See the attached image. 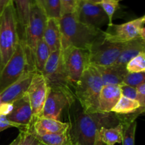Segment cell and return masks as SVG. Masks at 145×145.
Here are the masks:
<instances>
[{"instance_id": "5b68a950", "label": "cell", "mask_w": 145, "mask_h": 145, "mask_svg": "<svg viewBox=\"0 0 145 145\" xmlns=\"http://www.w3.org/2000/svg\"><path fill=\"white\" fill-rule=\"evenodd\" d=\"M62 57L67 80L73 91L89 65V50L69 47L62 50Z\"/></svg>"}, {"instance_id": "836d02e7", "label": "cell", "mask_w": 145, "mask_h": 145, "mask_svg": "<svg viewBox=\"0 0 145 145\" xmlns=\"http://www.w3.org/2000/svg\"><path fill=\"white\" fill-rule=\"evenodd\" d=\"M137 91V99L140 106L145 110V82H142L135 88Z\"/></svg>"}, {"instance_id": "f1b7e54d", "label": "cell", "mask_w": 145, "mask_h": 145, "mask_svg": "<svg viewBox=\"0 0 145 145\" xmlns=\"http://www.w3.org/2000/svg\"><path fill=\"white\" fill-rule=\"evenodd\" d=\"M20 140L18 145H41V143L35 137L31 125L29 127L20 129Z\"/></svg>"}, {"instance_id": "7c38bea8", "label": "cell", "mask_w": 145, "mask_h": 145, "mask_svg": "<svg viewBox=\"0 0 145 145\" xmlns=\"http://www.w3.org/2000/svg\"><path fill=\"white\" fill-rule=\"evenodd\" d=\"M75 14L80 22L99 29L103 25L109 24L108 18L100 4L80 0Z\"/></svg>"}, {"instance_id": "7bdbcfd3", "label": "cell", "mask_w": 145, "mask_h": 145, "mask_svg": "<svg viewBox=\"0 0 145 145\" xmlns=\"http://www.w3.org/2000/svg\"><path fill=\"white\" fill-rule=\"evenodd\" d=\"M41 145H43V144H41Z\"/></svg>"}, {"instance_id": "d590c367", "label": "cell", "mask_w": 145, "mask_h": 145, "mask_svg": "<svg viewBox=\"0 0 145 145\" xmlns=\"http://www.w3.org/2000/svg\"><path fill=\"white\" fill-rule=\"evenodd\" d=\"M13 103H0V116H7L12 112Z\"/></svg>"}, {"instance_id": "ac0fdd59", "label": "cell", "mask_w": 145, "mask_h": 145, "mask_svg": "<svg viewBox=\"0 0 145 145\" xmlns=\"http://www.w3.org/2000/svg\"><path fill=\"white\" fill-rule=\"evenodd\" d=\"M95 67V66H94ZM100 74L103 86L120 85L127 73L125 65H114L108 67H96Z\"/></svg>"}, {"instance_id": "5bb4252c", "label": "cell", "mask_w": 145, "mask_h": 145, "mask_svg": "<svg viewBox=\"0 0 145 145\" xmlns=\"http://www.w3.org/2000/svg\"><path fill=\"white\" fill-rule=\"evenodd\" d=\"M36 70L26 71L16 81L0 93L1 103H13L27 93Z\"/></svg>"}, {"instance_id": "4fadbf2b", "label": "cell", "mask_w": 145, "mask_h": 145, "mask_svg": "<svg viewBox=\"0 0 145 145\" xmlns=\"http://www.w3.org/2000/svg\"><path fill=\"white\" fill-rule=\"evenodd\" d=\"M48 93V84L45 77L37 72L33 76L27 93L32 108L33 119L41 116Z\"/></svg>"}, {"instance_id": "8d00e7d4", "label": "cell", "mask_w": 145, "mask_h": 145, "mask_svg": "<svg viewBox=\"0 0 145 145\" xmlns=\"http://www.w3.org/2000/svg\"><path fill=\"white\" fill-rule=\"evenodd\" d=\"M12 3L13 0H0V16L2 14L5 8Z\"/></svg>"}, {"instance_id": "603a6c76", "label": "cell", "mask_w": 145, "mask_h": 145, "mask_svg": "<svg viewBox=\"0 0 145 145\" xmlns=\"http://www.w3.org/2000/svg\"><path fill=\"white\" fill-rule=\"evenodd\" d=\"M99 137L105 145H114L116 143H121L123 140V125L119 123L112 127H101L99 130Z\"/></svg>"}, {"instance_id": "6da1fadb", "label": "cell", "mask_w": 145, "mask_h": 145, "mask_svg": "<svg viewBox=\"0 0 145 145\" xmlns=\"http://www.w3.org/2000/svg\"><path fill=\"white\" fill-rule=\"evenodd\" d=\"M70 145H95L97 133L101 127L118 125L119 115L113 113H87L76 100L67 108Z\"/></svg>"}, {"instance_id": "484cf974", "label": "cell", "mask_w": 145, "mask_h": 145, "mask_svg": "<svg viewBox=\"0 0 145 145\" xmlns=\"http://www.w3.org/2000/svg\"><path fill=\"white\" fill-rule=\"evenodd\" d=\"M35 136L38 141L43 145H70L67 132L45 134L42 135H35Z\"/></svg>"}, {"instance_id": "f546056e", "label": "cell", "mask_w": 145, "mask_h": 145, "mask_svg": "<svg viewBox=\"0 0 145 145\" xmlns=\"http://www.w3.org/2000/svg\"><path fill=\"white\" fill-rule=\"evenodd\" d=\"M100 5L108 18V25L113 24V17L116 10L119 8L118 0H103Z\"/></svg>"}, {"instance_id": "7402d4cb", "label": "cell", "mask_w": 145, "mask_h": 145, "mask_svg": "<svg viewBox=\"0 0 145 145\" xmlns=\"http://www.w3.org/2000/svg\"><path fill=\"white\" fill-rule=\"evenodd\" d=\"M142 114L137 111L128 115H119L120 123L123 125V134L122 142L123 145H135V132L137 128L136 118Z\"/></svg>"}, {"instance_id": "d6986e66", "label": "cell", "mask_w": 145, "mask_h": 145, "mask_svg": "<svg viewBox=\"0 0 145 145\" xmlns=\"http://www.w3.org/2000/svg\"><path fill=\"white\" fill-rule=\"evenodd\" d=\"M42 38L51 52L61 50V33L59 19L48 18Z\"/></svg>"}, {"instance_id": "ba28073f", "label": "cell", "mask_w": 145, "mask_h": 145, "mask_svg": "<svg viewBox=\"0 0 145 145\" xmlns=\"http://www.w3.org/2000/svg\"><path fill=\"white\" fill-rule=\"evenodd\" d=\"M76 100L73 91L69 88L48 86L46 100L41 116L59 120L64 110Z\"/></svg>"}, {"instance_id": "d4e9b609", "label": "cell", "mask_w": 145, "mask_h": 145, "mask_svg": "<svg viewBox=\"0 0 145 145\" xmlns=\"http://www.w3.org/2000/svg\"><path fill=\"white\" fill-rule=\"evenodd\" d=\"M50 53L49 48L42 38L37 44L34 53V65L37 72L42 73Z\"/></svg>"}, {"instance_id": "e575fe53", "label": "cell", "mask_w": 145, "mask_h": 145, "mask_svg": "<svg viewBox=\"0 0 145 145\" xmlns=\"http://www.w3.org/2000/svg\"><path fill=\"white\" fill-rule=\"evenodd\" d=\"M12 127L20 128V127L18 125L9 121V120L7 119V116H0V133L4 131V130H7V129L9 128V127Z\"/></svg>"}, {"instance_id": "ab89813d", "label": "cell", "mask_w": 145, "mask_h": 145, "mask_svg": "<svg viewBox=\"0 0 145 145\" xmlns=\"http://www.w3.org/2000/svg\"><path fill=\"white\" fill-rule=\"evenodd\" d=\"M98 133H99V131H98ZM98 133H97V135H96V142H95V145H105L103 142H102L101 140H100V138H99Z\"/></svg>"}, {"instance_id": "9c48e42d", "label": "cell", "mask_w": 145, "mask_h": 145, "mask_svg": "<svg viewBox=\"0 0 145 145\" xmlns=\"http://www.w3.org/2000/svg\"><path fill=\"white\" fill-rule=\"evenodd\" d=\"M124 44L109 42L104 38L103 33L89 50V65L95 67H108L114 65Z\"/></svg>"}, {"instance_id": "ffe728a7", "label": "cell", "mask_w": 145, "mask_h": 145, "mask_svg": "<svg viewBox=\"0 0 145 145\" xmlns=\"http://www.w3.org/2000/svg\"><path fill=\"white\" fill-rule=\"evenodd\" d=\"M33 2V0H13L18 21V36L21 40L24 38Z\"/></svg>"}, {"instance_id": "30bf717a", "label": "cell", "mask_w": 145, "mask_h": 145, "mask_svg": "<svg viewBox=\"0 0 145 145\" xmlns=\"http://www.w3.org/2000/svg\"><path fill=\"white\" fill-rule=\"evenodd\" d=\"M145 16L122 24H111L107 31H103L104 38L108 41L116 43H125L140 38V31L144 27Z\"/></svg>"}, {"instance_id": "3957f363", "label": "cell", "mask_w": 145, "mask_h": 145, "mask_svg": "<svg viewBox=\"0 0 145 145\" xmlns=\"http://www.w3.org/2000/svg\"><path fill=\"white\" fill-rule=\"evenodd\" d=\"M102 86L99 71L96 67L89 65L73 89L76 101L87 113L99 112V96Z\"/></svg>"}, {"instance_id": "8992f818", "label": "cell", "mask_w": 145, "mask_h": 145, "mask_svg": "<svg viewBox=\"0 0 145 145\" xmlns=\"http://www.w3.org/2000/svg\"><path fill=\"white\" fill-rule=\"evenodd\" d=\"M35 70L30 67L21 41H18L14 54L0 72V93L16 82L26 71Z\"/></svg>"}, {"instance_id": "b9f144b4", "label": "cell", "mask_w": 145, "mask_h": 145, "mask_svg": "<svg viewBox=\"0 0 145 145\" xmlns=\"http://www.w3.org/2000/svg\"><path fill=\"white\" fill-rule=\"evenodd\" d=\"M1 98H0V103H1Z\"/></svg>"}, {"instance_id": "52a82bcc", "label": "cell", "mask_w": 145, "mask_h": 145, "mask_svg": "<svg viewBox=\"0 0 145 145\" xmlns=\"http://www.w3.org/2000/svg\"><path fill=\"white\" fill-rule=\"evenodd\" d=\"M47 20L48 17L45 11L37 4L33 2L24 38L23 40H19L21 41L24 48L29 52L33 62L35 48L38 42L43 38Z\"/></svg>"}, {"instance_id": "83f0119b", "label": "cell", "mask_w": 145, "mask_h": 145, "mask_svg": "<svg viewBox=\"0 0 145 145\" xmlns=\"http://www.w3.org/2000/svg\"><path fill=\"white\" fill-rule=\"evenodd\" d=\"M45 12L48 18L59 19L62 16L60 0H45Z\"/></svg>"}, {"instance_id": "e0dca14e", "label": "cell", "mask_w": 145, "mask_h": 145, "mask_svg": "<svg viewBox=\"0 0 145 145\" xmlns=\"http://www.w3.org/2000/svg\"><path fill=\"white\" fill-rule=\"evenodd\" d=\"M121 97L119 85H104L102 86L99 96L98 111L99 113H111Z\"/></svg>"}, {"instance_id": "1f68e13d", "label": "cell", "mask_w": 145, "mask_h": 145, "mask_svg": "<svg viewBox=\"0 0 145 145\" xmlns=\"http://www.w3.org/2000/svg\"><path fill=\"white\" fill-rule=\"evenodd\" d=\"M79 1L80 0H60L62 16L76 12Z\"/></svg>"}, {"instance_id": "f35d334b", "label": "cell", "mask_w": 145, "mask_h": 145, "mask_svg": "<svg viewBox=\"0 0 145 145\" xmlns=\"http://www.w3.org/2000/svg\"><path fill=\"white\" fill-rule=\"evenodd\" d=\"M20 140H21V135H20L19 134L18 136H17L15 140L11 143V144H9L8 145H18V144H19Z\"/></svg>"}, {"instance_id": "cb8c5ba5", "label": "cell", "mask_w": 145, "mask_h": 145, "mask_svg": "<svg viewBox=\"0 0 145 145\" xmlns=\"http://www.w3.org/2000/svg\"><path fill=\"white\" fill-rule=\"evenodd\" d=\"M137 111L141 112L142 113L144 112V110L142 108L139 102L137 100L127 99L122 96L111 110V113L117 115H128Z\"/></svg>"}, {"instance_id": "8fae6325", "label": "cell", "mask_w": 145, "mask_h": 145, "mask_svg": "<svg viewBox=\"0 0 145 145\" xmlns=\"http://www.w3.org/2000/svg\"><path fill=\"white\" fill-rule=\"evenodd\" d=\"M41 74L45 77L48 86H59L71 89L67 80L64 69L62 50L51 52Z\"/></svg>"}, {"instance_id": "7a4b0ae2", "label": "cell", "mask_w": 145, "mask_h": 145, "mask_svg": "<svg viewBox=\"0 0 145 145\" xmlns=\"http://www.w3.org/2000/svg\"><path fill=\"white\" fill-rule=\"evenodd\" d=\"M61 33V50L75 47L90 49L92 44L103 34L101 29L80 22L75 13L64 14L59 19Z\"/></svg>"}, {"instance_id": "60d3db41", "label": "cell", "mask_w": 145, "mask_h": 145, "mask_svg": "<svg viewBox=\"0 0 145 145\" xmlns=\"http://www.w3.org/2000/svg\"><path fill=\"white\" fill-rule=\"evenodd\" d=\"M84 1H88V2L92 3V4H100L102 2L103 0H84Z\"/></svg>"}, {"instance_id": "74e56055", "label": "cell", "mask_w": 145, "mask_h": 145, "mask_svg": "<svg viewBox=\"0 0 145 145\" xmlns=\"http://www.w3.org/2000/svg\"><path fill=\"white\" fill-rule=\"evenodd\" d=\"M33 2L45 11V0H33Z\"/></svg>"}, {"instance_id": "277c9868", "label": "cell", "mask_w": 145, "mask_h": 145, "mask_svg": "<svg viewBox=\"0 0 145 145\" xmlns=\"http://www.w3.org/2000/svg\"><path fill=\"white\" fill-rule=\"evenodd\" d=\"M18 41V21L12 3L0 16V72L13 55Z\"/></svg>"}, {"instance_id": "d6a6232c", "label": "cell", "mask_w": 145, "mask_h": 145, "mask_svg": "<svg viewBox=\"0 0 145 145\" xmlns=\"http://www.w3.org/2000/svg\"><path fill=\"white\" fill-rule=\"evenodd\" d=\"M120 89V93L122 96L127 98V99L136 100L137 99V91L136 89L127 84L122 83L119 85Z\"/></svg>"}, {"instance_id": "4316f807", "label": "cell", "mask_w": 145, "mask_h": 145, "mask_svg": "<svg viewBox=\"0 0 145 145\" xmlns=\"http://www.w3.org/2000/svg\"><path fill=\"white\" fill-rule=\"evenodd\" d=\"M128 73H139L145 72V52H141L130 59L125 65Z\"/></svg>"}, {"instance_id": "4dcf8cb0", "label": "cell", "mask_w": 145, "mask_h": 145, "mask_svg": "<svg viewBox=\"0 0 145 145\" xmlns=\"http://www.w3.org/2000/svg\"><path fill=\"white\" fill-rule=\"evenodd\" d=\"M144 81L145 72H139V73H128L127 72L124 77L123 83L132 87L136 88L140 84L144 82Z\"/></svg>"}, {"instance_id": "9a60e30c", "label": "cell", "mask_w": 145, "mask_h": 145, "mask_svg": "<svg viewBox=\"0 0 145 145\" xmlns=\"http://www.w3.org/2000/svg\"><path fill=\"white\" fill-rule=\"evenodd\" d=\"M13 110L7 116L9 121L22 127H29L33 121V113L28 93L13 103Z\"/></svg>"}, {"instance_id": "2e32d148", "label": "cell", "mask_w": 145, "mask_h": 145, "mask_svg": "<svg viewBox=\"0 0 145 145\" xmlns=\"http://www.w3.org/2000/svg\"><path fill=\"white\" fill-rule=\"evenodd\" d=\"M33 131L36 135H42L51 133H62L67 132L69 129L68 123H63L60 120L47 118L42 116L33 119L31 123Z\"/></svg>"}, {"instance_id": "44dd1931", "label": "cell", "mask_w": 145, "mask_h": 145, "mask_svg": "<svg viewBox=\"0 0 145 145\" xmlns=\"http://www.w3.org/2000/svg\"><path fill=\"white\" fill-rule=\"evenodd\" d=\"M145 50V40L141 38H137L135 39L125 42L123 45L121 52L116 61L117 65H126V64Z\"/></svg>"}]
</instances>
